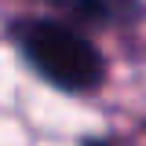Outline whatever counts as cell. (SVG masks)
<instances>
[{"instance_id":"cell-1","label":"cell","mask_w":146,"mask_h":146,"mask_svg":"<svg viewBox=\"0 0 146 146\" xmlns=\"http://www.w3.org/2000/svg\"><path fill=\"white\" fill-rule=\"evenodd\" d=\"M11 40L18 44L22 58L33 66V73L40 80H48L51 88L80 95V91H95L102 84L106 62L99 48L70 22L22 18L11 26Z\"/></svg>"},{"instance_id":"cell-2","label":"cell","mask_w":146,"mask_h":146,"mask_svg":"<svg viewBox=\"0 0 146 146\" xmlns=\"http://www.w3.org/2000/svg\"><path fill=\"white\" fill-rule=\"evenodd\" d=\"M80 22H128L143 11L139 0H51Z\"/></svg>"},{"instance_id":"cell-3","label":"cell","mask_w":146,"mask_h":146,"mask_svg":"<svg viewBox=\"0 0 146 146\" xmlns=\"http://www.w3.org/2000/svg\"><path fill=\"white\" fill-rule=\"evenodd\" d=\"M84 146H110V143H99V139H91V143H84Z\"/></svg>"}]
</instances>
